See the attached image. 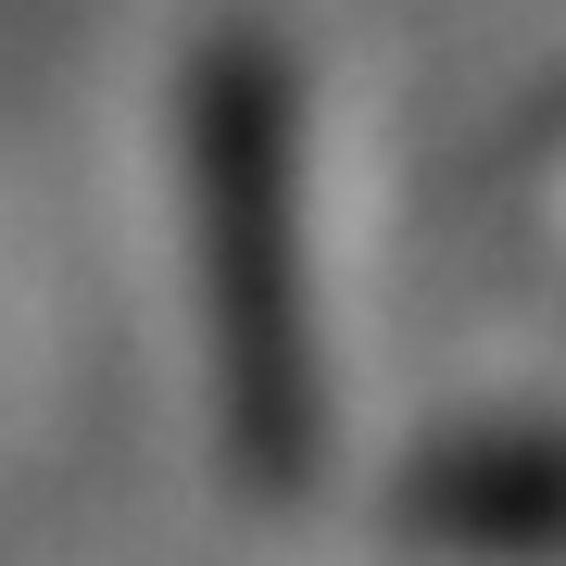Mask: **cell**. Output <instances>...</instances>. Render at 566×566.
<instances>
[{
  "instance_id": "1",
  "label": "cell",
  "mask_w": 566,
  "mask_h": 566,
  "mask_svg": "<svg viewBox=\"0 0 566 566\" xmlns=\"http://www.w3.org/2000/svg\"><path fill=\"white\" fill-rule=\"evenodd\" d=\"M189 214H202L227 465H240V491H315L327 353H315V264H303V88L264 39H214L189 76Z\"/></svg>"
},
{
  "instance_id": "2",
  "label": "cell",
  "mask_w": 566,
  "mask_h": 566,
  "mask_svg": "<svg viewBox=\"0 0 566 566\" xmlns=\"http://www.w3.org/2000/svg\"><path fill=\"white\" fill-rule=\"evenodd\" d=\"M403 528L441 554H554L566 542V428H453L403 479Z\"/></svg>"
}]
</instances>
